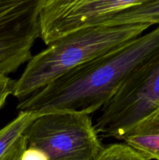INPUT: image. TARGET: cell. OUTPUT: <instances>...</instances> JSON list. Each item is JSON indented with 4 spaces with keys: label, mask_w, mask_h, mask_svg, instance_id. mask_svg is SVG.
Instances as JSON below:
<instances>
[{
    "label": "cell",
    "mask_w": 159,
    "mask_h": 160,
    "mask_svg": "<svg viewBox=\"0 0 159 160\" xmlns=\"http://www.w3.org/2000/svg\"><path fill=\"white\" fill-rule=\"evenodd\" d=\"M158 50L157 25L116 49L65 72L19 102L17 109L37 114L65 111L90 115L102 109L128 75Z\"/></svg>",
    "instance_id": "obj_1"
},
{
    "label": "cell",
    "mask_w": 159,
    "mask_h": 160,
    "mask_svg": "<svg viewBox=\"0 0 159 160\" xmlns=\"http://www.w3.org/2000/svg\"><path fill=\"white\" fill-rule=\"evenodd\" d=\"M150 24L101 25L59 39L32 56L18 80L12 95L21 102L65 72L100 57L142 35Z\"/></svg>",
    "instance_id": "obj_2"
},
{
    "label": "cell",
    "mask_w": 159,
    "mask_h": 160,
    "mask_svg": "<svg viewBox=\"0 0 159 160\" xmlns=\"http://www.w3.org/2000/svg\"><path fill=\"white\" fill-rule=\"evenodd\" d=\"M159 109V50L137 66L101 109L99 137L123 141L140 121Z\"/></svg>",
    "instance_id": "obj_3"
},
{
    "label": "cell",
    "mask_w": 159,
    "mask_h": 160,
    "mask_svg": "<svg viewBox=\"0 0 159 160\" xmlns=\"http://www.w3.org/2000/svg\"><path fill=\"white\" fill-rule=\"evenodd\" d=\"M27 147L49 160H95L104 148L90 115L76 112L39 114L23 132Z\"/></svg>",
    "instance_id": "obj_4"
},
{
    "label": "cell",
    "mask_w": 159,
    "mask_h": 160,
    "mask_svg": "<svg viewBox=\"0 0 159 160\" xmlns=\"http://www.w3.org/2000/svg\"><path fill=\"white\" fill-rule=\"evenodd\" d=\"M143 0H41L40 38L50 44L77 31L105 24Z\"/></svg>",
    "instance_id": "obj_5"
},
{
    "label": "cell",
    "mask_w": 159,
    "mask_h": 160,
    "mask_svg": "<svg viewBox=\"0 0 159 160\" xmlns=\"http://www.w3.org/2000/svg\"><path fill=\"white\" fill-rule=\"evenodd\" d=\"M41 0H0V75L15 72L32 58L40 38Z\"/></svg>",
    "instance_id": "obj_6"
},
{
    "label": "cell",
    "mask_w": 159,
    "mask_h": 160,
    "mask_svg": "<svg viewBox=\"0 0 159 160\" xmlns=\"http://www.w3.org/2000/svg\"><path fill=\"white\" fill-rule=\"evenodd\" d=\"M123 141L147 159L159 160V109L132 128Z\"/></svg>",
    "instance_id": "obj_7"
},
{
    "label": "cell",
    "mask_w": 159,
    "mask_h": 160,
    "mask_svg": "<svg viewBox=\"0 0 159 160\" xmlns=\"http://www.w3.org/2000/svg\"><path fill=\"white\" fill-rule=\"evenodd\" d=\"M159 25V0H143L141 3L121 11L104 25Z\"/></svg>",
    "instance_id": "obj_8"
},
{
    "label": "cell",
    "mask_w": 159,
    "mask_h": 160,
    "mask_svg": "<svg viewBox=\"0 0 159 160\" xmlns=\"http://www.w3.org/2000/svg\"><path fill=\"white\" fill-rule=\"evenodd\" d=\"M38 115L22 111L13 120L0 129V159Z\"/></svg>",
    "instance_id": "obj_9"
},
{
    "label": "cell",
    "mask_w": 159,
    "mask_h": 160,
    "mask_svg": "<svg viewBox=\"0 0 159 160\" xmlns=\"http://www.w3.org/2000/svg\"><path fill=\"white\" fill-rule=\"evenodd\" d=\"M95 160H149L126 145V144H113L104 147Z\"/></svg>",
    "instance_id": "obj_10"
},
{
    "label": "cell",
    "mask_w": 159,
    "mask_h": 160,
    "mask_svg": "<svg viewBox=\"0 0 159 160\" xmlns=\"http://www.w3.org/2000/svg\"><path fill=\"white\" fill-rule=\"evenodd\" d=\"M15 81L8 76L0 75V109L2 108L6 99L10 95H12Z\"/></svg>",
    "instance_id": "obj_11"
},
{
    "label": "cell",
    "mask_w": 159,
    "mask_h": 160,
    "mask_svg": "<svg viewBox=\"0 0 159 160\" xmlns=\"http://www.w3.org/2000/svg\"><path fill=\"white\" fill-rule=\"evenodd\" d=\"M20 160H49L45 152L35 148L27 147L22 154Z\"/></svg>",
    "instance_id": "obj_12"
}]
</instances>
